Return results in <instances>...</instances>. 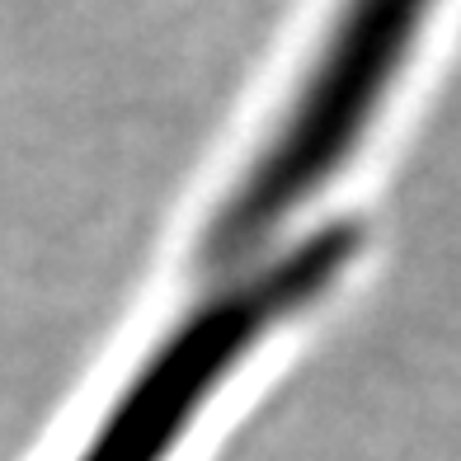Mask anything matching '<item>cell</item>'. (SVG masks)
Returning <instances> with one entry per match:
<instances>
[{"label":"cell","mask_w":461,"mask_h":461,"mask_svg":"<svg viewBox=\"0 0 461 461\" xmlns=\"http://www.w3.org/2000/svg\"><path fill=\"white\" fill-rule=\"evenodd\" d=\"M433 0H344L292 109L268 146L245 165L240 184L217 203L198 240L203 268H236L274 240V230L339 170L376 113L419 19Z\"/></svg>","instance_id":"cell-1"},{"label":"cell","mask_w":461,"mask_h":461,"mask_svg":"<svg viewBox=\"0 0 461 461\" xmlns=\"http://www.w3.org/2000/svg\"><path fill=\"white\" fill-rule=\"evenodd\" d=\"M358 245V226L334 221L268 255L245 278L217 287L146 358V367L132 376V386L118 395V405L90 438V447L80 452V461H165L184 424L212 395V386L259 344L268 325L316 302L353 264Z\"/></svg>","instance_id":"cell-2"}]
</instances>
